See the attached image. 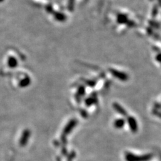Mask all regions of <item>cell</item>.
Here are the masks:
<instances>
[{
    "instance_id": "cell-9",
    "label": "cell",
    "mask_w": 161,
    "mask_h": 161,
    "mask_svg": "<svg viewBox=\"0 0 161 161\" xmlns=\"http://www.w3.org/2000/svg\"><path fill=\"white\" fill-rule=\"evenodd\" d=\"M152 114L154 115H155L156 116H157L161 119V111L157 110V109H154L152 111Z\"/></svg>"
},
{
    "instance_id": "cell-4",
    "label": "cell",
    "mask_w": 161,
    "mask_h": 161,
    "mask_svg": "<svg viewBox=\"0 0 161 161\" xmlns=\"http://www.w3.org/2000/svg\"><path fill=\"white\" fill-rule=\"evenodd\" d=\"M126 124V120L124 119L120 118V119H117L115 120L114 123V127L117 129H121L124 127Z\"/></svg>"
},
{
    "instance_id": "cell-8",
    "label": "cell",
    "mask_w": 161,
    "mask_h": 161,
    "mask_svg": "<svg viewBox=\"0 0 161 161\" xmlns=\"http://www.w3.org/2000/svg\"><path fill=\"white\" fill-rule=\"evenodd\" d=\"M30 79H29L28 77H26V78H25V79L22 80L20 84H19V85H20L21 87H26L29 83H30Z\"/></svg>"
},
{
    "instance_id": "cell-7",
    "label": "cell",
    "mask_w": 161,
    "mask_h": 161,
    "mask_svg": "<svg viewBox=\"0 0 161 161\" xmlns=\"http://www.w3.org/2000/svg\"><path fill=\"white\" fill-rule=\"evenodd\" d=\"M54 17H55V18L58 21H63L65 20L66 18V17L64 14H63L61 13H56Z\"/></svg>"
},
{
    "instance_id": "cell-5",
    "label": "cell",
    "mask_w": 161,
    "mask_h": 161,
    "mask_svg": "<svg viewBox=\"0 0 161 161\" xmlns=\"http://www.w3.org/2000/svg\"><path fill=\"white\" fill-rule=\"evenodd\" d=\"M8 64L9 67L11 68H14L17 66V64H18V62H17V60L15 58L13 57H10L8 58Z\"/></svg>"
},
{
    "instance_id": "cell-10",
    "label": "cell",
    "mask_w": 161,
    "mask_h": 161,
    "mask_svg": "<svg viewBox=\"0 0 161 161\" xmlns=\"http://www.w3.org/2000/svg\"><path fill=\"white\" fill-rule=\"evenodd\" d=\"M155 106L156 109H157V110H158V109H161V104H156L155 105Z\"/></svg>"
},
{
    "instance_id": "cell-2",
    "label": "cell",
    "mask_w": 161,
    "mask_h": 161,
    "mask_svg": "<svg viewBox=\"0 0 161 161\" xmlns=\"http://www.w3.org/2000/svg\"><path fill=\"white\" fill-rule=\"evenodd\" d=\"M127 123H128L129 127H130V130L133 133L137 132L138 130V126L137 121H136L135 118H134L132 116H128V118H127Z\"/></svg>"
},
{
    "instance_id": "cell-1",
    "label": "cell",
    "mask_w": 161,
    "mask_h": 161,
    "mask_svg": "<svg viewBox=\"0 0 161 161\" xmlns=\"http://www.w3.org/2000/svg\"><path fill=\"white\" fill-rule=\"evenodd\" d=\"M152 154H146V155L138 156L130 152H126L125 153V159L126 161H149L152 159Z\"/></svg>"
},
{
    "instance_id": "cell-6",
    "label": "cell",
    "mask_w": 161,
    "mask_h": 161,
    "mask_svg": "<svg viewBox=\"0 0 161 161\" xmlns=\"http://www.w3.org/2000/svg\"><path fill=\"white\" fill-rule=\"evenodd\" d=\"M97 103V99L94 97H89L85 100V104L87 106H91L93 104H96Z\"/></svg>"
},
{
    "instance_id": "cell-3",
    "label": "cell",
    "mask_w": 161,
    "mask_h": 161,
    "mask_svg": "<svg viewBox=\"0 0 161 161\" xmlns=\"http://www.w3.org/2000/svg\"><path fill=\"white\" fill-rule=\"evenodd\" d=\"M113 108L114 109V110L117 112V113L119 114V115L122 116L124 117H126L127 116H128V113H127L126 109L118 103H116V102L114 103Z\"/></svg>"
},
{
    "instance_id": "cell-11",
    "label": "cell",
    "mask_w": 161,
    "mask_h": 161,
    "mask_svg": "<svg viewBox=\"0 0 161 161\" xmlns=\"http://www.w3.org/2000/svg\"><path fill=\"white\" fill-rule=\"evenodd\" d=\"M3 1H4V0H0V2H2Z\"/></svg>"
}]
</instances>
